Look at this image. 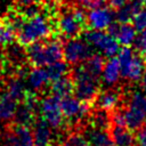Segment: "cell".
<instances>
[{"label": "cell", "mask_w": 146, "mask_h": 146, "mask_svg": "<svg viewBox=\"0 0 146 146\" xmlns=\"http://www.w3.org/2000/svg\"><path fill=\"white\" fill-rule=\"evenodd\" d=\"M95 103L99 110L106 112L115 111L121 103V94L116 89L107 88L97 94L95 98Z\"/></svg>", "instance_id": "obj_15"}, {"label": "cell", "mask_w": 146, "mask_h": 146, "mask_svg": "<svg viewBox=\"0 0 146 146\" xmlns=\"http://www.w3.org/2000/svg\"><path fill=\"white\" fill-rule=\"evenodd\" d=\"M132 25L139 32L146 27V7L140 9L132 18Z\"/></svg>", "instance_id": "obj_29"}, {"label": "cell", "mask_w": 146, "mask_h": 146, "mask_svg": "<svg viewBox=\"0 0 146 146\" xmlns=\"http://www.w3.org/2000/svg\"><path fill=\"white\" fill-rule=\"evenodd\" d=\"M6 58L8 59L9 63L13 65H17V67H21L23 62L27 59L26 56V49L23 48V44L18 43H10L6 46V52H5Z\"/></svg>", "instance_id": "obj_21"}, {"label": "cell", "mask_w": 146, "mask_h": 146, "mask_svg": "<svg viewBox=\"0 0 146 146\" xmlns=\"http://www.w3.org/2000/svg\"><path fill=\"white\" fill-rule=\"evenodd\" d=\"M2 146H34L32 129L26 125L14 123L6 130Z\"/></svg>", "instance_id": "obj_11"}, {"label": "cell", "mask_w": 146, "mask_h": 146, "mask_svg": "<svg viewBox=\"0 0 146 146\" xmlns=\"http://www.w3.org/2000/svg\"><path fill=\"white\" fill-rule=\"evenodd\" d=\"M104 56L102 54H92L87 60H84L82 64L86 66V68L91 72L92 74L97 75L100 78V73L103 71V67H104Z\"/></svg>", "instance_id": "obj_26"}, {"label": "cell", "mask_w": 146, "mask_h": 146, "mask_svg": "<svg viewBox=\"0 0 146 146\" xmlns=\"http://www.w3.org/2000/svg\"><path fill=\"white\" fill-rule=\"evenodd\" d=\"M73 91V81H72V78L70 76H63L60 79H57V80H54L51 81V84H50V94L59 97V98H63L65 96H68L71 95Z\"/></svg>", "instance_id": "obj_22"}, {"label": "cell", "mask_w": 146, "mask_h": 146, "mask_svg": "<svg viewBox=\"0 0 146 146\" xmlns=\"http://www.w3.org/2000/svg\"><path fill=\"white\" fill-rule=\"evenodd\" d=\"M137 38V30L135 26L128 22V23H120L119 30L116 32L115 39L119 41L120 44L122 46H132L135 43V40Z\"/></svg>", "instance_id": "obj_20"}, {"label": "cell", "mask_w": 146, "mask_h": 146, "mask_svg": "<svg viewBox=\"0 0 146 146\" xmlns=\"http://www.w3.org/2000/svg\"><path fill=\"white\" fill-rule=\"evenodd\" d=\"M110 121H111V119H110V116L107 115V112L98 108V111H97V112L94 114V116H92L91 124L97 125V127H100V128H107Z\"/></svg>", "instance_id": "obj_28"}, {"label": "cell", "mask_w": 146, "mask_h": 146, "mask_svg": "<svg viewBox=\"0 0 146 146\" xmlns=\"http://www.w3.org/2000/svg\"><path fill=\"white\" fill-rule=\"evenodd\" d=\"M144 124H145V127H146V120H145V123H144Z\"/></svg>", "instance_id": "obj_37"}, {"label": "cell", "mask_w": 146, "mask_h": 146, "mask_svg": "<svg viewBox=\"0 0 146 146\" xmlns=\"http://www.w3.org/2000/svg\"><path fill=\"white\" fill-rule=\"evenodd\" d=\"M52 29L54 25L50 18L40 11L29 17L24 16L16 31V40L26 47L33 42L49 38Z\"/></svg>", "instance_id": "obj_1"}, {"label": "cell", "mask_w": 146, "mask_h": 146, "mask_svg": "<svg viewBox=\"0 0 146 146\" xmlns=\"http://www.w3.org/2000/svg\"><path fill=\"white\" fill-rule=\"evenodd\" d=\"M133 44H135L136 49L139 51L146 50V27L143 29L141 31H139V35H137Z\"/></svg>", "instance_id": "obj_30"}, {"label": "cell", "mask_w": 146, "mask_h": 146, "mask_svg": "<svg viewBox=\"0 0 146 146\" xmlns=\"http://www.w3.org/2000/svg\"><path fill=\"white\" fill-rule=\"evenodd\" d=\"M115 19V10L108 5L88 9L87 13V27L95 30H106L108 25Z\"/></svg>", "instance_id": "obj_12"}, {"label": "cell", "mask_w": 146, "mask_h": 146, "mask_svg": "<svg viewBox=\"0 0 146 146\" xmlns=\"http://www.w3.org/2000/svg\"><path fill=\"white\" fill-rule=\"evenodd\" d=\"M121 78V67L117 58L110 57L105 63L100 73V80L106 87L115 86Z\"/></svg>", "instance_id": "obj_17"}, {"label": "cell", "mask_w": 146, "mask_h": 146, "mask_svg": "<svg viewBox=\"0 0 146 146\" xmlns=\"http://www.w3.org/2000/svg\"><path fill=\"white\" fill-rule=\"evenodd\" d=\"M55 25L58 34L66 40L81 36L87 27V14L84 8L76 5L63 8L58 14Z\"/></svg>", "instance_id": "obj_2"}, {"label": "cell", "mask_w": 146, "mask_h": 146, "mask_svg": "<svg viewBox=\"0 0 146 146\" xmlns=\"http://www.w3.org/2000/svg\"><path fill=\"white\" fill-rule=\"evenodd\" d=\"M136 145L137 146H146V130L138 131L136 136Z\"/></svg>", "instance_id": "obj_31"}, {"label": "cell", "mask_w": 146, "mask_h": 146, "mask_svg": "<svg viewBox=\"0 0 146 146\" xmlns=\"http://www.w3.org/2000/svg\"><path fill=\"white\" fill-rule=\"evenodd\" d=\"M25 81L31 91L39 92L43 90L50 81L46 66H34L31 71L27 72Z\"/></svg>", "instance_id": "obj_14"}, {"label": "cell", "mask_w": 146, "mask_h": 146, "mask_svg": "<svg viewBox=\"0 0 146 146\" xmlns=\"http://www.w3.org/2000/svg\"><path fill=\"white\" fill-rule=\"evenodd\" d=\"M71 78L73 81V91L76 97L89 103L95 100L99 92V76L89 72L81 63L73 68Z\"/></svg>", "instance_id": "obj_4"}, {"label": "cell", "mask_w": 146, "mask_h": 146, "mask_svg": "<svg viewBox=\"0 0 146 146\" xmlns=\"http://www.w3.org/2000/svg\"><path fill=\"white\" fill-rule=\"evenodd\" d=\"M140 10V8L132 1H128L124 6L120 7L119 9L115 10V19L120 23H128L131 22L133 16Z\"/></svg>", "instance_id": "obj_24"}, {"label": "cell", "mask_w": 146, "mask_h": 146, "mask_svg": "<svg viewBox=\"0 0 146 146\" xmlns=\"http://www.w3.org/2000/svg\"><path fill=\"white\" fill-rule=\"evenodd\" d=\"M81 38H83L95 50L99 51V54L107 58L114 57L120 50L119 41L104 30H84L81 34Z\"/></svg>", "instance_id": "obj_7"}, {"label": "cell", "mask_w": 146, "mask_h": 146, "mask_svg": "<svg viewBox=\"0 0 146 146\" xmlns=\"http://www.w3.org/2000/svg\"><path fill=\"white\" fill-rule=\"evenodd\" d=\"M59 146H90V145L82 133L74 132V133L68 135L59 144Z\"/></svg>", "instance_id": "obj_27"}, {"label": "cell", "mask_w": 146, "mask_h": 146, "mask_svg": "<svg viewBox=\"0 0 146 146\" xmlns=\"http://www.w3.org/2000/svg\"><path fill=\"white\" fill-rule=\"evenodd\" d=\"M110 135L114 146H135L136 137L131 129L127 125L113 124L110 130Z\"/></svg>", "instance_id": "obj_18"}, {"label": "cell", "mask_w": 146, "mask_h": 146, "mask_svg": "<svg viewBox=\"0 0 146 146\" xmlns=\"http://www.w3.org/2000/svg\"><path fill=\"white\" fill-rule=\"evenodd\" d=\"M16 40V30L7 17L0 19V47H6Z\"/></svg>", "instance_id": "obj_23"}, {"label": "cell", "mask_w": 146, "mask_h": 146, "mask_svg": "<svg viewBox=\"0 0 146 146\" xmlns=\"http://www.w3.org/2000/svg\"><path fill=\"white\" fill-rule=\"evenodd\" d=\"M117 59L121 67V76L128 81H139L145 71V60L132 48L122 46L117 52Z\"/></svg>", "instance_id": "obj_5"}, {"label": "cell", "mask_w": 146, "mask_h": 146, "mask_svg": "<svg viewBox=\"0 0 146 146\" xmlns=\"http://www.w3.org/2000/svg\"><path fill=\"white\" fill-rule=\"evenodd\" d=\"M54 129L41 117H36L32 124V133L34 146H51L55 139Z\"/></svg>", "instance_id": "obj_13"}, {"label": "cell", "mask_w": 146, "mask_h": 146, "mask_svg": "<svg viewBox=\"0 0 146 146\" xmlns=\"http://www.w3.org/2000/svg\"><path fill=\"white\" fill-rule=\"evenodd\" d=\"M94 50L83 38H71L63 44V58L71 65H78L87 60L94 54Z\"/></svg>", "instance_id": "obj_8"}, {"label": "cell", "mask_w": 146, "mask_h": 146, "mask_svg": "<svg viewBox=\"0 0 146 146\" xmlns=\"http://www.w3.org/2000/svg\"><path fill=\"white\" fill-rule=\"evenodd\" d=\"M143 58H144V60H145V63H146V50H144V56H143Z\"/></svg>", "instance_id": "obj_35"}, {"label": "cell", "mask_w": 146, "mask_h": 146, "mask_svg": "<svg viewBox=\"0 0 146 146\" xmlns=\"http://www.w3.org/2000/svg\"><path fill=\"white\" fill-rule=\"evenodd\" d=\"M83 136L90 146H114L107 128H100L91 124L86 128Z\"/></svg>", "instance_id": "obj_16"}, {"label": "cell", "mask_w": 146, "mask_h": 146, "mask_svg": "<svg viewBox=\"0 0 146 146\" xmlns=\"http://www.w3.org/2000/svg\"><path fill=\"white\" fill-rule=\"evenodd\" d=\"M0 145L2 146V137H1V131H0Z\"/></svg>", "instance_id": "obj_36"}, {"label": "cell", "mask_w": 146, "mask_h": 146, "mask_svg": "<svg viewBox=\"0 0 146 146\" xmlns=\"http://www.w3.org/2000/svg\"><path fill=\"white\" fill-rule=\"evenodd\" d=\"M140 86H141V91L146 95V67H145V71L143 73V76L140 79Z\"/></svg>", "instance_id": "obj_33"}, {"label": "cell", "mask_w": 146, "mask_h": 146, "mask_svg": "<svg viewBox=\"0 0 146 146\" xmlns=\"http://www.w3.org/2000/svg\"><path fill=\"white\" fill-rule=\"evenodd\" d=\"M46 68H47V72H48V75H49L50 81H54V80L60 79L63 76H66L70 73L68 63L66 60L63 62L62 59L47 65Z\"/></svg>", "instance_id": "obj_25"}, {"label": "cell", "mask_w": 146, "mask_h": 146, "mask_svg": "<svg viewBox=\"0 0 146 146\" xmlns=\"http://www.w3.org/2000/svg\"><path fill=\"white\" fill-rule=\"evenodd\" d=\"M39 114L52 129H60L64 124L60 98L52 94L41 98L39 102Z\"/></svg>", "instance_id": "obj_9"}, {"label": "cell", "mask_w": 146, "mask_h": 146, "mask_svg": "<svg viewBox=\"0 0 146 146\" xmlns=\"http://www.w3.org/2000/svg\"><path fill=\"white\" fill-rule=\"evenodd\" d=\"M60 107L64 117L70 122H78L90 112L89 102H84L76 96H65L60 98Z\"/></svg>", "instance_id": "obj_10"}, {"label": "cell", "mask_w": 146, "mask_h": 146, "mask_svg": "<svg viewBox=\"0 0 146 146\" xmlns=\"http://www.w3.org/2000/svg\"><path fill=\"white\" fill-rule=\"evenodd\" d=\"M18 100L11 97L7 91L0 94V122L9 123L14 120Z\"/></svg>", "instance_id": "obj_19"}, {"label": "cell", "mask_w": 146, "mask_h": 146, "mask_svg": "<svg viewBox=\"0 0 146 146\" xmlns=\"http://www.w3.org/2000/svg\"><path fill=\"white\" fill-rule=\"evenodd\" d=\"M27 60L33 66H47L63 58V44L57 38H47L26 46Z\"/></svg>", "instance_id": "obj_3"}, {"label": "cell", "mask_w": 146, "mask_h": 146, "mask_svg": "<svg viewBox=\"0 0 146 146\" xmlns=\"http://www.w3.org/2000/svg\"><path fill=\"white\" fill-rule=\"evenodd\" d=\"M70 1H71V3H72V5L81 6V7H83V8L86 9L87 3H88V1H89V0H70Z\"/></svg>", "instance_id": "obj_34"}, {"label": "cell", "mask_w": 146, "mask_h": 146, "mask_svg": "<svg viewBox=\"0 0 146 146\" xmlns=\"http://www.w3.org/2000/svg\"><path fill=\"white\" fill-rule=\"evenodd\" d=\"M121 111L125 125L131 130L139 129L146 120V95L143 91H132L129 95L125 107Z\"/></svg>", "instance_id": "obj_6"}, {"label": "cell", "mask_w": 146, "mask_h": 146, "mask_svg": "<svg viewBox=\"0 0 146 146\" xmlns=\"http://www.w3.org/2000/svg\"><path fill=\"white\" fill-rule=\"evenodd\" d=\"M128 1H130V0H107V5H108L112 9L116 10V9H119L120 7L124 6Z\"/></svg>", "instance_id": "obj_32"}]
</instances>
